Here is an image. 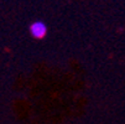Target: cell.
<instances>
[{"label":"cell","instance_id":"6da1fadb","mask_svg":"<svg viewBox=\"0 0 125 124\" xmlns=\"http://www.w3.org/2000/svg\"><path fill=\"white\" fill-rule=\"evenodd\" d=\"M30 34H31V36L33 39H36V40H41L43 39L46 35H47V25L41 21V20H36V21H33L31 25H30Z\"/></svg>","mask_w":125,"mask_h":124}]
</instances>
